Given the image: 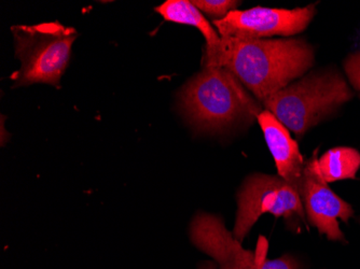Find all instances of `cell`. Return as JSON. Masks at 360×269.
Instances as JSON below:
<instances>
[{
  "mask_svg": "<svg viewBox=\"0 0 360 269\" xmlns=\"http://www.w3.org/2000/svg\"><path fill=\"white\" fill-rule=\"evenodd\" d=\"M315 5L293 10L255 7L234 10L221 20H214L220 37L228 39L260 40L273 36L296 35L314 18Z\"/></svg>",
  "mask_w": 360,
  "mask_h": 269,
  "instance_id": "cell-7",
  "label": "cell"
},
{
  "mask_svg": "<svg viewBox=\"0 0 360 269\" xmlns=\"http://www.w3.org/2000/svg\"><path fill=\"white\" fill-rule=\"evenodd\" d=\"M345 70L354 88L360 92V52L351 54L345 60Z\"/></svg>",
  "mask_w": 360,
  "mask_h": 269,
  "instance_id": "cell-13",
  "label": "cell"
},
{
  "mask_svg": "<svg viewBox=\"0 0 360 269\" xmlns=\"http://www.w3.org/2000/svg\"><path fill=\"white\" fill-rule=\"evenodd\" d=\"M155 12H158L165 21L185 24L198 28L206 40L204 56L210 55L219 48L221 37L192 1L167 0L165 4L155 8Z\"/></svg>",
  "mask_w": 360,
  "mask_h": 269,
  "instance_id": "cell-10",
  "label": "cell"
},
{
  "mask_svg": "<svg viewBox=\"0 0 360 269\" xmlns=\"http://www.w3.org/2000/svg\"><path fill=\"white\" fill-rule=\"evenodd\" d=\"M257 120L264 131V139L274 159L278 176L300 193L305 163L298 143L291 138L287 127L266 109L259 113Z\"/></svg>",
  "mask_w": 360,
  "mask_h": 269,
  "instance_id": "cell-9",
  "label": "cell"
},
{
  "mask_svg": "<svg viewBox=\"0 0 360 269\" xmlns=\"http://www.w3.org/2000/svg\"><path fill=\"white\" fill-rule=\"evenodd\" d=\"M317 151L307 162L303 169L300 196L309 221L321 234L330 240H343L345 234L340 230L338 218L347 222L354 210L349 204L340 198L319 171Z\"/></svg>",
  "mask_w": 360,
  "mask_h": 269,
  "instance_id": "cell-8",
  "label": "cell"
},
{
  "mask_svg": "<svg viewBox=\"0 0 360 269\" xmlns=\"http://www.w3.org/2000/svg\"><path fill=\"white\" fill-rule=\"evenodd\" d=\"M243 86L226 68L204 67L180 92V108L196 131H224L261 112Z\"/></svg>",
  "mask_w": 360,
  "mask_h": 269,
  "instance_id": "cell-2",
  "label": "cell"
},
{
  "mask_svg": "<svg viewBox=\"0 0 360 269\" xmlns=\"http://www.w3.org/2000/svg\"><path fill=\"white\" fill-rule=\"evenodd\" d=\"M200 269H216V267L212 264H204L202 265L201 268Z\"/></svg>",
  "mask_w": 360,
  "mask_h": 269,
  "instance_id": "cell-14",
  "label": "cell"
},
{
  "mask_svg": "<svg viewBox=\"0 0 360 269\" xmlns=\"http://www.w3.org/2000/svg\"><path fill=\"white\" fill-rule=\"evenodd\" d=\"M352 97L353 93L341 74L325 72L286 86L264 105L287 129L302 136Z\"/></svg>",
  "mask_w": 360,
  "mask_h": 269,
  "instance_id": "cell-4",
  "label": "cell"
},
{
  "mask_svg": "<svg viewBox=\"0 0 360 269\" xmlns=\"http://www.w3.org/2000/svg\"><path fill=\"white\" fill-rule=\"evenodd\" d=\"M238 204L233 236L240 242L262 214L283 216L289 222L304 220L300 193L280 176H250L240 190Z\"/></svg>",
  "mask_w": 360,
  "mask_h": 269,
  "instance_id": "cell-6",
  "label": "cell"
},
{
  "mask_svg": "<svg viewBox=\"0 0 360 269\" xmlns=\"http://www.w3.org/2000/svg\"><path fill=\"white\" fill-rule=\"evenodd\" d=\"M192 4L202 13L207 14L215 20H221L230 12L234 11L240 3L233 0H194Z\"/></svg>",
  "mask_w": 360,
  "mask_h": 269,
  "instance_id": "cell-12",
  "label": "cell"
},
{
  "mask_svg": "<svg viewBox=\"0 0 360 269\" xmlns=\"http://www.w3.org/2000/svg\"><path fill=\"white\" fill-rule=\"evenodd\" d=\"M15 56L21 67L11 74L13 88L35 83L60 86L68 67L72 46L78 37L74 27L60 22L12 26Z\"/></svg>",
  "mask_w": 360,
  "mask_h": 269,
  "instance_id": "cell-3",
  "label": "cell"
},
{
  "mask_svg": "<svg viewBox=\"0 0 360 269\" xmlns=\"http://www.w3.org/2000/svg\"><path fill=\"white\" fill-rule=\"evenodd\" d=\"M190 238L196 248L218 263L219 269H299L297 261L289 256L268 260V242L264 237L259 240L256 252L245 250L222 218L214 214H196L190 225Z\"/></svg>",
  "mask_w": 360,
  "mask_h": 269,
  "instance_id": "cell-5",
  "label": "cell"
},
{
  "mask_svg": "<svg viewBox=\"0 0 360 269\" xmlns=\"http://www.w3.org/2000/svg\"><path fill=\"white\" fill-rule=\"evenodd\" d=\"M313 62V48L301 39L221 38L219 48L203 58L204 67L226 68L262 103L302 76Z\"/></svg>",
  "mask_w": 360,
  "mask_h": 269,
  "instance_id": "cell-1",
  "label": "cell"
},
{
  "mask_svg": "<svg viewBox=\"0 0 360 269\" xmlns=\"http://www.w3.org/2000/svg\"><path fill=\"white\" fill-rule=\"evenodd\" d=\"M319 171L327 183L354 179L360 168V153L353 147H338L319 159Z\"/></svg>",
  "mask_w": 360,
  "mask_h": 269,
  "instance_id": "cell-11",
  "label": "cell"
}]
</instances>
